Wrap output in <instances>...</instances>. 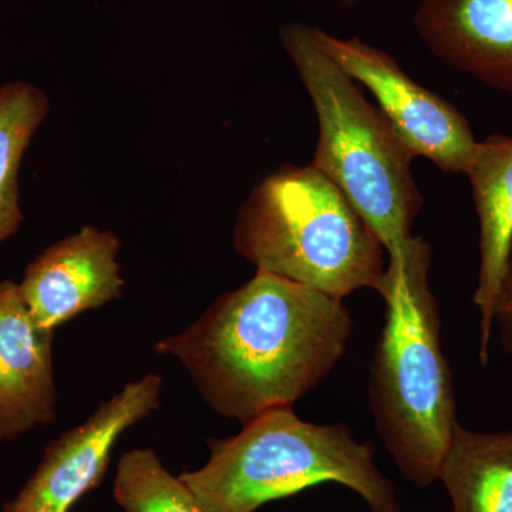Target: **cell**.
I'll list each match as a JSON object with an SVG mask.
<instances>
[{"mask_svg": "<svg viewBox=\"0 0 512 512\" xmlns=\"http://www.w3.org/2000/svg\"><path fill=\"white\" fill-rule=\"evenodd\" d=\"M352 333L342 299L256 271L156 350L187 369L215 412L244 426L312 392L345 355Z\"/></svg>", "mask_w": 512, "mask_h": 512, "instance_id": "obj_1", "label": "cell"}, {"mask_svg": "<svg viewBox=\"0 0 512 512\" xmlns=\"http://www.w3.org/2000/svg\"><path fill=\"white\" fill-rule=\"evenodd\" d=\"M431 254L430 245L414 235L390 252L375 289L386 303V320L370 366L377 433L403 477L419 488L439 480L458 424L439 306L427 281Z\"/></svg>", "mask_w": 512, "mask_h": 512, "instance_id": "obj_2", "label": "cell"}, {"mask_svg": "<svg viewBox=\"0 0 512 512\" xmlns=\"http://www.w3.org/2000/svg\"><path fill=\"white\" fill-rule=\"evenodd\" d=\"M210 450L205 466L180 476L205 512H255L323 483L355 491L370 512H402L372 444L343 424L299 419L292 407L262 413L235 436L211 440Z\"/></svg>", "mask_w": 512, "mask_h": 512, "instance_id": "obj_3", "label": "cell"}, {"mask_svg": "<svg viewBox=\"0 0 512 512\" xmlns=\"http://www.w3.org/2000/svg\"><path fill=\"white\" fill-rule=\"evenodd\" d=\"M235 249L256 271L343 299L376 289L384 247L348 198L313 164L266 177L238 212Z\"/></svg>", "mask_w": 512, "mask_h": 512, "instance_id": "obj_4", "label": "cell"}, {"mask_svg": "<svg viewBox=\"0 0 512 512\" xmlns=\"http://www.w3.org/2000/svg\"><path fill=\"white\" fill-rule=\"evenodd\" d=\"M279 35L318 117L311 164L345 194L387 254L403 248L423 207L412 174L416 157L355 80L316 45L312 26L289 23Z\"/></svg>", "mask_w": 512, "mask_h": 512, "instance_id": "obj_5", "label": "cell"}, {"mask_svg": "<svg viewBox=\"0 0 512 512\" xmlns=\"http://www.w3.org/2000/svg\"><path fill=\"white\" fill-rule=\"evenodd\" d=\"M316 45L356 82L372 92L380 111L414 157L444 173L467 174L478 141L463 114L439 94L420 86L389 53L312 28Z\"/></svg>", "mask_w": 512, "mask_h": 512, "instance_id": "obj_6", "label": "cell"}, {"mask_svg": "<svg viewBox=\"0 0 512 512\" xmlns=\"http://www.w3.org/2000/svg\"><path fill=\"white\" fill-rule=\"evenodd\" d=\"M161 393L163 379L158 375L127 383L84 423L46 447L35 474L5 505V511L69 512L103 481L120 437L158 410Z\"/></svg>", "mask_w": 512, "mask_h": 512, "instance_id": "obj_7", "label": "cell"}, {"mask_svg": "<svg viewBox=\"0 0 512 512\" xmlns=\"http://www.w3.org/2000/svg\"><path fill=\"white\" fill-rule=\"evenodd\" d=\"M120 247L116 234L87 225L37 256L19 284L37 325L55 332L74 316L120 298Z\"/></svg>", "mask_w": 512, "mask_h": 512, "instance_id": "obj_8", "label": "cell"}, {"mask_svg": "<svg viewBox=\"0 0 512 512\" xmlns=\"http://www.w3.org/2000/svg\"><path fill=\"white\" fill-rule=\"evenodd\" d=\"M53 339L33 319L19 284L0 282V440L55 420Z\"/></svg>", "mask_w": 512, "mask_h": 512, "instance_id": "obj_9", "label": "cell"}, {"mask_svg": "<svg viewBox=\"0 0 512 512\" xmlns=\"http://www.w3.org/2000/svg\"><path fill=\"white\" fill-rule=\"evenodd\" d=\"M414 25L443 62L512 94V0H421Z\"/></svg>", "mask_w": 512, "mask_h": 512, "instance_id": "obj_10", "label": "cell"}, {"mask_svg": "<svg viewBox=\"0 0 512 512\" xmlns=\"http://www.w3.org/2000/svg\"><path fill=\"white\" fill-rule=\"evenodd\" d=\"M467 177L480 222V269L473 302L480 312V360L488 362L498 298L512 248V138L478 141Z\"/></svg>", "mask_w": 512, "mask_h": 512, "instance_id": "obj_11", "label": "cell"}, {"mask_svg": "<svg viewBox=\"0 0 512 512\" xmlns=\"http://www.w3.org/2000/svg\"><path fill=\"white\" fill-rule=\"evenodd\" d=\"M439 480L453 512H512V431L480 433L458 423Z\"/></svg>", "mask_w": 512, "mask_h": 512, "instance_id": "obj_12", "label": "cell"}, {"mask_svg": "<svg viewBox=\"0 0 512 512\" xmlns=\"http://www.w3.org/2000/svg\"><path fill=\"white\" fill-rule=\"evenodd\" d=\"M49 109L46 94L33 84L10 82L0 86V244L22 224L20 164Z\"/></svg>", "mask_w": 512, "mask_h": 512, "instance_id": "obj_13", "label": "cell"}, {"mask_svg": "<svg viewBox=\"0 0 512 512\" xmlns=\"http://www.w3.org/2000/svg\"><path fill=\"white\" fill-rule=\"evenodd\" d=\"M113 497L124 512H205L190 487L151 448H134L121 456Z\"/></svg>", "mask_w": 512, "mask_h": 512, "instance_id": "obj_14", "label": "cell"}, {"mask_svg": "<svg viewBox=\"0 0 512 512\" xmlns=\"http://www.w3.org/2000/svg\"><path fill=\"white\" fill-rule=\"evenodd\" d=\"M495 322L500 328L501 345L505 352L512 356V248L503 286H501L500 298H498Z\"/></svg>", "mask_w": 512, "mask_h": 512, "instance_id": "obj_15", "label": "cell"}, {"mask_svg": "<svg viewBox=\"0 0 512 512\" xmlns=\"http://www.w3.org/2000/svg\"><path fill=\"white\" fill-rule=\"evenodd\" d=\"M5 512H10V511H5Z\"/></svg>", "mask_w": 512, "mask_h": 512, "instance_id": "obj_16", "label": "cell"}]
</instances>
